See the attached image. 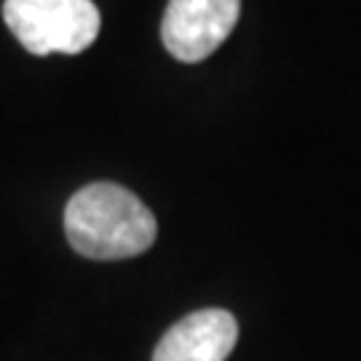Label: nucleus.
Returning <instances> with one entry per match:
<instances>
[{
    "label": "nucleus",
    "instance_id": "obj_3",
    "mask_svg": "<svg viewBox=\"0 0 361 361\" xmlns=\"http://www.w3.org/2000/svg\"><path fill=\"white\" fill-rule=\"evenodd\" d=\"M241 16V0H169L161 40L177 62H204Z\"/></svg>",
    "mask_w": 361,
    "mask_h": 361
},
{
    "label": "nucleus",
    "instance_id": "obj_1",
    "mask_svg": "<svg viewBox=\"0 0 361 361\" xmlns=\"http://www.w3.org/2000/svg\"><path fill=\"white\" fill-rule=\"evenodd\" d=\"M65 235L89 259H129L155 244L158 222L131 190L94 182L67 201Z\"/></svg>",
    "mask_w": 361,
    "mask_h": 361
},
{
    "label": "nucleus",
    "instance_id": "obj_2",
    "mask_svg": "<svg viewBox=\"0 0 361 361\" xmlns=\"http://www.w3.org/2000/svg\"><path fill=\"white\" fill-rule=\"evenodd\" d=\"M3 19L30 54H80L99 35V8L91 0H6Z\"/></svg>",
    "mask_w": 361,
    "mask_h": 361
},
{
    "label": "nucleus",
    "instance_id": "obj_4",
    "mask_svg": "<svg viewBox=\"0 0 361 361\" xmlns=\"http://www.w3.org/2000/svg\"><path fill=\"white\" fill-rule=\"evenodd\" d=\"M238 322L222 308H204L185 316L161 337L153 361H225L235 348Z\"/></svg>",
    "mask_w": 361,
    "mask_h": 361
}]
</instances>
